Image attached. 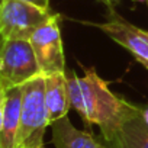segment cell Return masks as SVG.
Listing matches in <instances>:
<instances>
[{"label": "cell", "mask_w": 148, "mask_h": 148, "mask_svg": "<svg viewBox=\"0 0 148 148\" xmlns=\"http://www.w3.org/2000/svg\"><path fill=\"white\" fill-rule=\"evenodd\" d=\"M65 76L71 108L83 118L86 125H97L106 144L110 142L138 106L115 95L95 68H87L83 77L65 70Z\"/></svg>", "instance_id": "obj_1"}, {"label": "cell", "mask_w": 148, "mask_h": 148, "mask_svg": "<svg viewBox=\"0 0 148 148\" xmlns=\"http://www.w3.org/2000/svg\"><path fill=\"white\" fill-rule=\"evenodd\" d=\"M49 125L45 105V76L39 74L22 86L21 125L16 148H36L42 145Z\"/></svg>", "instance_id": "obj_2"}, {"label": "cell", "mask_w": 148, "mask_h": 148, "mask_svg": "<svg viewBox=\"0 0 148 148\" xmlns=\"http://www.w3.org/2000/svg\"><path fill=\"white\" fill-rule=\"evenodd\" d=\"M41 74L34 49L26 39L0 38V87L23 86Z\"/></svg>", "instance_id": "obj_3"}, {"label": "cell", "mask_w": 148, "mask_h": 148, "mask_svg": "<svg viewBox=\"0 0 148 148\" xmlns=\"http://www.w3.org/2000/svg\"><path fill=\"white\" fill-rule=\"evenodd\" d=\"M55 15L51 9H42L22 0H3L0 9V38L26 39Z\"/></svg>", "instance_id": "obj_4"}, {"label": "cell", "mask_w": 148, "mask_h": 148, "mask_svg": "<svg viewBox=\"0 0 148 148\" xmlns=\"http://www.w3.org/2000/svg\"><path fill=\"white\" fill-rule=\"evenodd\" d=\"M41 74L49 76L65 71V55L60 29V15L55 13L29 38Z\"/></svg>", "instance_id": "obj_5"}, {"label": "cell", "mask_w": 148, "mask_h": 148, "mask_svg": "<svg viewBox=\"0 0 148 148\" xmlns=\"http://www.w3.org/2000/svg\"><path fill=\"white\" fill-rule=\"evenodd\" d=\"M109 18L106 22H84L97 28L112 41L129 51L132 57L148 70V31L141 29L131 22L121 18L112 8H109Z\"/></svg>", "instance_id": "obj_6"}, {"label": "cell", "mask_w": 148, "mask_h": 148, "mask_svg": "<svg viewBox=\"0 0 148 148\" xmlns=\"http://www.w3.org/2000/svg\"><path fill=\"white\" fill-rule=\"evenodd\" d=\"M51 132L55 148H110L93 134L76 128L68 116L51 123Z\"/></svg>", "instance_id": "obj_7"}, {"label": "cell", "mask_w": 148, "mask_h": 148, "mask_svg": "<svg viewBox=\"0 0 148 148\" xmlns=\"http://www.w3.org/2000/svg\"><path fill=\"white\" fill-rule=\"evenodd\" d=\"M45 105L48 110L49 123H54L67 116L71 108V102L68 95L65 71L45 76Z\"/></svg>", "instance_id": "obj_8"}, {"label": "cell", "mask_w": 148, "mask_h": 148, "mask_svg": "<svg viewBox=\"0 0 148 148\" xmlns=\"http://www.w3.org/2000/svg\"><path fill=\"white\" fill-rule=\"evenodd\" d=\"M108 145L110 148H148V125L142 118V108L134 110Z\"/></svg>", "instance_id": "obj_9"}, {"label": "cell", "mask_w": 148, "mask_h": 148, "mask_svg": "<svg viewBox=\"0 0 148 148\" xmlns=\"http://www.w3.org/2000/svg\"><path fill=\"white\" fill-rule=\"evenodd\" d=\"M21 106H22V86L8 90L3 126L0 131V148H16L18 132L21 125Z\"/></svg>", "instance_id": "obj_10"}, {"label": "cell", "mask_w": 148, "mask_h": 148, "mask_svg": "<svg viewBox=\"0 0 148 148\" xmlns=\"http://www.w3.org/2000/svg\"><path fill=\"white\" fill-rule=\"evenodd\" d=\"M6 96H8V89L0 87V131H2V126H3V116H5Z\"/></svg>", "instance_id": "obj_11"}, {"label": "cell", "mask_w": 148, "mask_h": 148, "mask_svg": "<svg viewBox=\"0 0 148 148\" xmlns=\"http://www.w3.org/2000/svg\"><path fill=\"white\" fill-rule=\"evenodd\" d=\"M22 2L31 3V5L42 8V9H49V0H22Z\"/></svg>", "instance_id": "obj_12"}, {"label": "cell", "mask_w": 148, "mask_h": 148, "mask_svg": "<svg viewBox=\"0 0 148 148\" xmlns=\"http://www.w3.org/2000/svg\"><path fill=\"white\" fill-rule=\"evenodd\" d=\"M142 118H144L145 123L148 125V106H147L145 109H142Z\"/></svg>", "instance_id": "obj_13"}, {"label": "cell", "mask_w": 148, "mask_h": 148, "mask_svg": "<svg viewBox=\"0 0 148 148\" xmlns=\"http://www.w3.org/2000/svg\"><path fill=\"white\" fill-rule=\"evenodd\" d=\"M105 2L109 5V3H115V2H118V0H105Z\"/></svg>", "instance_id": "obj_14"}, {"label": "cell", "mask_w": 148, "mask_h": 148, "mask_svg": "<svg viewBox=\"0 0 148 148\" xmlns=\"http://www.w3.org/2000/svg\"><path fill=\"white\" fill-rule=\"evenodd\" d=\"M36 148H47V147H45V144H42V145H39V147H36Z\"/></svg>", "instance_id": "obj_15"}, {"label": "cell", "mask_w": 148, "mask_h": 148, "mask_svg": "<svg viewBox=\"0 0 148 148\" xmlns=\"http://www.w3.org/2000/svg\"><path fill=\"white\" fill-rule=\"evenodd\" d=\"M2 3H3V0H0V9H2Z\"/></svg>", "instance_id": "obj_16"}, {"label": "cell", "mask_w": 148, "mask_h": 148, "mask_svg": "<svg viewBox=\"0 0 148 148\" xmlns=\"http://www.w3.org/2000/svg\"><path fill=\"white\" fill-rule=\"evenodd\" d=\"M147 5H148V0H147Z\"/></svg>", "instance_id": "obj_17"}]
</instances>
